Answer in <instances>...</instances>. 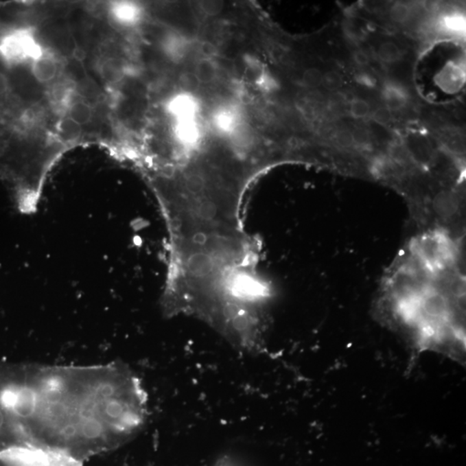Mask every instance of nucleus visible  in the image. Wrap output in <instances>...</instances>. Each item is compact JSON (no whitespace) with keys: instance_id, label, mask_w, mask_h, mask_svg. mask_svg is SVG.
Masks as SVG:
<instances>
[{"instance_id":"1","label":"nucleus","mask_w":466,"mask_h":466,"mask_svg":"<svg viewBox=\"0 0 466 466\" xmlns=\"http://www.w3.org/2000/svg\"><path fill=\"white\" fill-rule=\"evenodd\" d=\"M0 404L23 445L82 464L132 441L149 417L142 380L119 361L91 366L0 362Z\"/></svg>"},{"instance_id":"2","label":"nucleus","mask_w":466,"mask_h":466,"mask_svg":"<svg viewBox=\"0 0 466 466\" xmlns=\"http://www.w3.org/2000/svg\"><path fill=\"white\" fill-rule=\"evenodd\" d=\"M465 279L457 266L421 278L413 286L380 298L378 316L400 331L418 353L465 358Z\"/></svg>"},{"instance_id":"3","label":"nucleus","mask_w":466,"mask_h":466,"mask_svg":"<svg viewBox=\"0 0 466 466\" xmlns=\"http://www.w3.org/2000/svg\"><path fill=\"white\" fill-rule=\"evenodd\" d=\"M45 51L35 32L30 28L12 30L0 38V57L11 66L32 63Z\"/></svg>"},{"instance_id":"4","label":"nucleus","mask_w":466,"mask_h":466,"mask_svg":"<svg viewBox=\"0 0 466 466\" xmlns=\"http://www.w3.org/2000/svg\"><path fill=\"white\" fill-rule=\"evenodd\" d=\"M0 462L5 466H83L84 464L59 452L47 449L20 445L0 452Z\"/></svg>"},{"instance_id":"5","label":"nucleus","mask_w":466,"mask_h":466,"mask_svg":"<svg viewBox=\"0 0 466 466\" xmlns=\"http://www.w3.org/2000/svg\"><path fill=\"white\" fill-rule=\"evenodd\" d=\"M32 72L38 82L48 83L55 80L58 73V63L51 54L45 51L32 62Z\"/></svg>"},{"instance_id":"6","label":"nucleus","mask_w":466,"mask_h":466,"mask_svg":"<svg viewBox=\"0 0 466 466\" xmlns=\"http://www.w3.org/2000/svg\"><path fill=\"white\" fill-rule=\"evenodd\" d=\"M22 445L19 434L8 412L0 404V452Z\"/></svg>"},{"instance_id":"7","label":"nucleus","mask_w":466,"mask_h":466,"mask_svg":"<svg viewBox=\"0 0 466 466\" xmlns=\"http://www.w3.org/2000/svg\"><path fill=\"white\" fill-rule=\"evenodd\" d=\"M137 10L127 3L115 2L110 5L109 16L119 25H127L136 22Z\"/></svg>"},{"instance_id":"8","label":"nucleus","mask_w":466,"mask_h":466,"mask_svg":"<svg viewBox=\"0 0 466 466\" xmlns=\"http://www.w3.org/2000/svg\"><path fill=\"white\" fill-rule=\"evenodd\" d=\"M57 132L62 142L73 143L80 139L82 130V126L73 121L69 117H65L57 124Z\"/></svg>"},{"instance_id":"9","label":"nucleus","mask_w":466,"mask_h":466,"mask_svg":"<svg viewBox=\"0 0 466 466\" xmlns=\"http://www.w3.org/2000/svg\"><path fill=\"white\" fill-rule=\"evenodd\" d=\"M384 96L388 109H399L404 106L408 102V93L404 87L395 85L394 83L388 84L385 86Z\"/></svg>"},{"instance_id":"10","label":"nucleus","mask_w":466,"mask_h":466,"mask_svg":"<svg viewBox=\"0 0 466 466\" xmlns=\"http://www.w3.org/2000/svg\"><path fill=\"white\" fill-rule=\"evenodd\" d=\"M68 117L80 126L90 122L93 117V109L89 104L84 102H75L70 104L68 108Z\"/></svg>"},{"instance_id":"11","label":"nucleus","mask_w":466,"mask_h":466,"mask_svg":"<svg viewBox=\"0 0 466 466\" xmlns=\"http://www.w3.org/2000/svg\"><path fill=\"white\" fill-rule=\"evenodd\" d=\"M104 79L110 83H117L123 78L124 69L121 63L116 59H106L100 68Z\"/></svg>"},{"instance_id":"12","label":"nucleus","mask_w":466,"mask_h":466,"mask_svg":"<svg viewBox=\"0 0 466 466\" xmlns=\"http://www.w3.org/2000/svg\"><path fill=\"white\" fill-rule=\"evenodd\" d=\"M377 53L381 61L386 63L397 62L401 57L400 49L392 42L382 43Z\"/></svg>"},{"instance_id":"13","label":"nucleus","mask_w":466,"mask_h":466,"mask_svg":"<svg viewBox=\"0 0 466 466\" xmlns=\"http://www.w3.org/2000/svg\"><path fill=\"white\" fill-rule=\"evenodd\" d=\"M197 77L198 79L202 82H210L214 79L216 75L215 67L213 63L207 60H203L199 63L197 67Z\"/></svg>"},{"instance_id":"14","label":"nucleus","mask_w":466,"mask_h":466,"mask_svg":"<svg viewBox=\"0 0 466 466\" xmlns=\"http://www.w3.org/2000/svg\"><path fill=\"white\" fill-rule=\"evenodd\" d=\"M342 83H343V79L336 71H328L323 75V85L329 91H336L340 89Z\"/></svg>"},{"instance_id":"15","label":"nucleus","mask_w":466,"mask_h":466,"mask_svg":"<svg viewBox=\"0 0 466 466\" xmlns=\"http://www.w3.org/2000/svg\"><path fill=\"white\" fill-rule=\"evenodd\" d=\"M410 9L405 4H395L391 9V18L395 23H404L410 16Z\"/></svg>"},{"instance_id":"16","label":"nucleus","mask_w":466,"mask_h":466,"mask_svg":"<svg viewBox=\"0 0 466 466\" xmlns=\"http://www.w3.org/2000/svg\"><path fill=\"white\" fill-rule=\"evenodd\" d=\"M350 110L355 118L363 119L370 113L371 106L365 100L356 99L351 102Z\"/></svg>"},{"instance_id":"17","label":"nucleus","mask_w":466,"mask_h":466,"mask_svg":"<svg viewBox=\"0 0 466 466\" xmlns=\"http://www.w3.org/2000/svg\"><path fill=\"white\" fill-rule=\"evenodd\" d=\"M444 28L450 32H462L464 29V21L461 16L451 15L445 16Z\"/></svg>"},{"instance_id":"18","label":"nucleus","mask_w":466,"mask_h":466,"mask_svg":"<svg viewBox=\"0 0 466 466\" xmlns=\"http://www.w3.org/2000/svg\"><path fill=\"white\" fill-rule=\"evenodd\" d=\"M323 75L320 70L312 69L304 75V82L310 87H317L323 84Z\"/></svg>"},{"instance_id":"19","label":"nucleus","mask_w":466,"mask_h":466,"mask_svg":"<svg viewBox=\"0 0 466 466\" xmlns=\"http://www.w3.org/2000/svg\"><path fill=\"white\" fill-rule=\"evenodd\" d=\"M372 118H373L375 122L387 124L390 122L392 119L391 110V109H388L387 106L378 107L377 109L374 110Z\"/></svg>"},{"instance_id":"20","label":"nucleus","mask_w":466,"mask_h":466,"mask_svg":"<svg viewBox=\"0 0 466 466\" xmlns=\"http://www.w3.org/2000/svg\"><path fill=\"white\" fill-rule=\"evenodd\" d=\"M335 140L344 148H348V147H351L354 143V137L348 130H340L335 135Z\"/></svg>"},{"instance_id":"21","label":"nucleus","mask_w":466,"mask_h":466,"mask_svg":"<svg viewBox=\"0 0 466 466\" xmlns=\"http://www.w3.org/2000/svg\"><path fill=\"white\" fill-rule=\"evenodd\" d=\"M354 62L360 66H366L370 62V57L364 50H357L353 55Z\"/></svg>"},{"instance_id":"22","label":"nucleus","mask_w":466,"mask_h":466,"mask_svg":"<svg viewBox=\"0 0 466 466\" xmlns=\"http://www.w3.org/2000/svg\"><path fill=\"white\" fill-rule=\"evenodd\" d=\"M9 87L8 80L4 73L0 72V95H5Z\"/></svg>"},{"instance_id":"23","label":"nucleus","mask_w":466,"mask_h":466,"mask_svg":"<svg viewBox=\"0 0 466 466\" xmlns=\"http://www.w3.org/2000/svg\"><path fill=\"white\" fill-rule=\"evenodd\" d=\"M73 57H75L76 61L82 62L85 58V53L78 46L75 45V49H73Z\"/></svg>"}]
</instances>
